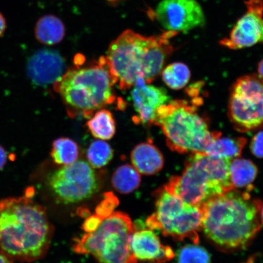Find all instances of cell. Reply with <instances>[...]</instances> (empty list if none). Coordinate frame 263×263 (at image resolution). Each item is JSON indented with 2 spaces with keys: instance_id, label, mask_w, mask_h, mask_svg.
Here are the masks:
<instances>
[{
  "instance_id": "cell-1",
  "label": "cell",
  "mask_w": 263,
  "mask_h": 263,
  "mask_svg": "<svg viewBox=\"0 0 263 263\" xmlns=\"http://www.w3.org/2000/svg\"><path fill=\"white\" fill-rule=\"evenodd\" d=\"M53 231L45 207L30 197L0 200V251L13 261L32 262L44 258Z\"/></svg>"
},
{
  "instance_id": "cell-2",
  "label": "cell",
  "mask_w": 263,
  "mask_h": 263,
  "mask_svg": "<svg viewBox=\"0 0 263 263\" xmlns=\"http://www.w3.org/2000/svg\"><path fill=\"white\" fill-rule=\"evenodd\" d=\"M178 34L167 31L145 37L127 29L111 42L105 59L120 89L129 90L139 80H155L174 50L170 40Z\"/></svg>"
},
{
  "instance_id": "cell-3",
  "label": "cell",
  "mask_w": 263,
  "mask_h": 263,
  "mask_svg": "<svg viewBox=\"0 0 263 263\" xmlns=\"http://www.w3.org/2000/svg\"><path fill=\"white\" fill-rule=\"evenodd\" d=\"M233 190L203 205L202 229L206 237L227 250L246 248L261 229L262 202L248 192Z\"/></svg>"
},
{
  "instance_id": "cell-4",
  "label": "cell",
  "mask_w": 263,
  "mask_h": 263,
  "mask_svg": "<svg viewBox=\"0 0 263 263\" xmlns=\"http://www.w3.org/2000/svg\"><path fill=\"white\" fill-rule=\"evenodd\" d=\"M115 84L103 57L97 63L69 69L53 85L70 117L90 118L95 111L114 103Z\"/></svg>"
},
{
  "instance_id": "cell-5",
  "label": "cell",
  "mask_w": 263,
  "mask_h": 263,
  "mask_svg": "<svg viewBox=\"0 0 263 263\" xmlns=\"http://www.w3.org/2000/svg\"><path fill=\"white\" fill-rule=\"evenodd\" d=\"M231 160L193 153L186 161L182 175L171 177L163 188L190 205L203 206L234 189L230 174Z\"/></svg>"
},
{
  "instance_id": "cell-6",
  "label": "cell",
  "mask_w": 263,
  "mask_h": 263,
  "mask_svg": "<svg viewBox=\"0 0 263 263\" xmlns=\"http://www.w3.org/2000/svg\"><path fill=\"white\" fill-rule=\"evenodd\" d=\"M154 124L165 136L167 146L180 154L204 153L218 132L210 130L195 105L188 101H170L157 111Z\"/></svg>"
},
{
  "instance_id": "cell-7",
  "label": "cell",
  "mask_w": 263,
  "mask_h": 263,
  "mask_svg": "<svg viewBox=\"0 0 263 263\" xmlns=\"http://www.w3.org/2000/svg\"><path fill=\"white\" fill-rule=\"evenodd\" d=\"M135 231L129 216L115 212L104 218L94 232L75 239L73 251L92 255L100 263H137L130 247Z\"/></svg>"
},
{
  "instance_id": "cell-8",
  "label": "cell",
  "mask_w": 263,
  "mask_h": 263,
  "mask_svg": "<svg viewBox=\"0 0 263 263\" xmlns=\"http://www.w3.org/2000/svg\"><path fill=\"white\" fill-rule=\"evenodd\" d=\"M156 195V211L146 219L147 228L159 230L176 241L189 238L198 245L203 206L190 205L164 188L157 191Z\"/></svg>"
},
{
  "instance_id": "cell-9",
  "label": "cell",
  "mask_w": 263,
  "mask_h": 263,
  "mask_svg": "<svg viewBox=\"0 0 263 263\" xmlns=\"http://www.w3.org/2000/svg\"><path fill=\"white\" fill-rule=\"evenodd\" d=\"M229 115L240 133L263 129V80L258 75H246L236 81L230 90Z\"/></svg>"
},
{
  "instance_id": "cell-10",
  "label": "cell",
  "mask_w": 263,
  "mask_h": 263,
  "mask_svg": "<svg viewBox=\"0 0 263 263\" xmlns=\"http://www.w3.org/2000/svg\"><path fill=\"white\" fill-rule=\"evenodd\" d=\"M49 185L59 201L78 203L90 198L100 190V180L90 164L84 160L63 166L49 179Z\"/></svg>"
},
{
  "instance_id": "cell-11",
  "label": "cell",
  "mask_w": 263,
  "mask_h": 263,
  "mask_svg": "<svg viewBox=\"0 0 263 263\" xmlns=\"http://www.w3.org/2000/svg\"><path fill=\"white\" fill-rule=\"evenodd\" d=\"M157 21L167 31L187 32L205 24V13L197 0H162L156 11Z\"/></svg>"
},
{
  "instance_id": "cell-12",
  "label": "cell",
  "mask_w": 263,
  "mask_h": 263,
  "mask_svg": "<svg viewBox=\"0 0 263 263\" xmlns=\"http://www.w3.org/2000/svg\"><path fill=\"white\" fill-rule=\"evenodd\" d=\"M247 11L236 23L228 37L220 44L231 49L251 47L263 43V0H247Z\"/></svg>"
},
{
  "instance_id": "cell-13",
  "label": "cell",
  "mask_w": 263,
  "mask_h": 263,
  "mask_svg": "<svg viewBox=\"0 0 263 263\" xmlns=\"http://www.w3.org/2000/svg\"><path fill=\"white\" fill-rule=\"evenodd\" d=\"M131 99L136 115L134 122L137 124H154L158 110L170 101L165 89L139 80L133 87Z\"/></svg>"
},
{
  "instance_id": "cell-14",
  "label": "cell",
  "mask_w": 263,
  "mask_h": 263,
  "mask_svg": "<svg viewBox=\"0 0 263 263\" xmlns=\"http://www.w3.org/2000/svg\"><path fill=\"white\" fill-rule=\"evenodd\" d=\"M64 59L53 49L38 50L29 58L27 72L35 84L45 86L53 84L65 73Z\"/></svg>"
},
{
  "instance_id": "cell-15",
  "label": "cell",
  "mask_w": 263,
  "mask_h": 263,
  "mask_svg": "<svg viewBox=\"0 0 263 263\" xmlns=\"http://www.w3.org/2000/svg\"><path fill=\"white\" fill-rule=\"evenodd\" d=\"M130 247L137 260L163 263L174 256L172 248L163 246L158 236L151 229L135 231L131 236Z\"/></svg>"
},
{
  "instance_id": "cell-16",
  "label": "cell",
  "mask_w": 263,
  "mask_h": 263,
  "mask_svg": "<svg viewBox=\"0 0 263 263\" xmlns=\"http://www.w3.org/2000/svg\"><path fill=\"white\" fill-rule=\"evenodd\" d=\"M130 159L133 166L143 175H154L160 172L164 165L162 154L151 143H141L132 151Z\"/></svg>"
},
{
  "instance_id": "cell-17",
  "label": "cell",
  "mask_w": 263,
  "mask_h": 263,
  "mask_svg": "<svg viewBox=\"0 0 263 263\" xmlns=\"http://www.w3.org/2000/svg\"><path fill=\"white\" fill-rule=\"evenodd\" d=\"M246 143L244 137H223L218 132L204 153L210 156L232 160L241 156Z\"/></svg>"
},
{
  "instance_id": "cell-18",
  "label": "cell",
  "mask_w": 263,
  "mask_h": 263,
  "mask_svg": "<svg viewBox=\"0 0 263 263\" xmlns=\"http://www.w3.org/2000/svg\"><path fill=\"white\" fill-rule=\"evenodd\" d=\"M65 34V28L63 22L54 15L42 16L35 26V37L43 44H58L63 40Z\"/></svg>"
},
{
  "instance_id": "cell-19",
  "label": "cell",
  "mask_w": 263,
  "mask_h": 263,
  "mask_svg": "<svg viewBox=\"0 0 263 263\" xmlns=\"http://www.w3.org/2000/svg\"><path fill=\"white\" fill-rule=\"evenodd\" d=\"M87 126L92 136L98 140H108L114 136L116 124L110 111L101 108L87 121Z\"/></svg>"
},
{
  "instance_id": "cell-20",
  "label": "cell",
  "mask_w": 263,
  "mask_h": 263,
  "mask_svg": "<svg viewBox=\"0 0 263 263\" xmlns=\"http://www.w3.org/2000/svg\"><path fill=\"white\" fill-rule=\"evenodd\" d=\"M230 174L234 188H242L251 185L257 176L258 168L251 160L234 159L230 162Z\"/></svg>"
},
{
  "instance_id": "cell-21",
  "label": "cell",
  "mask_w": 263,
  "mask_h": 263,
  "mask_svg": "<svg viewBox=\"0 0 263 263\" xmlns=\"http://www.w3.org/2000/svg\"><path fill=\"white\" fill-rule=\"evenodd\" d=\"M141 181L140 174L129 164L118 167L111 178L114 188L124 195L131 193L139 188Z\"/></svg>"
},
{
  "instance_id": "cell-22",
  "label": "cell",
  "mask_w": 263,
  "mask_h": 263,
  "mask_svg": "<svg viewBox=\"0 0 263 263\" xmlns=\"http://www.w3.org/2000/svg\"><path fill=\"white\" fill-rule=\"evenodd\" d=\"M79 154L78 144L68 138H59L52 143L51 156L58 165H69L77 162Z\"/></svg>"
},
{
  "instance_id": "cell-23",
  "label": "cell",
  "mask_w": 263,
  "mask_h": 263,
  "mask_svg": "<svg viewBox=\"0 0 263 263\" xmlns=\"http://www.w3.org/2000/svg\"><path fill=\"white\" fill-rule=\"evenodd\" d=\"M162 76L167 87L173 90H180L188 84L191 73L185 64L175 62L167 65L163 70Z\"/></svg>"
},
{
  "instance_id": "cell-24",
  "label": "cell",
  "mask_w": 263,
  "mask_h": 263,
  "mask_svg": "<svg viewBox=\"0 0 263 263\" xmlns=\"http://www.w3.org/2000/svg\"><path fill=\"white\" fill-rule=\"evenodd\" d=\"M114 157V151L106 141L98 140L88 147L87 157L88 163L93 168H101L109 163Z\"/></svg>"
},
{
  "instance_id": "cell-25",
  "label": "cell",
  "mask_w": 263,
  "mask_h": 263,
  "mask_svg": "<svg viewBox=\"0 0 263 263\" xmlns=\"http://www.w3.org/2000/svg\"><path fill=\"white\" fill-rule=\"evenodd\" d=\"M178 263H210V255L205 249L196 245H186L177 254Z\"/></svg>"
},
{
  "instance_id": "cell-26",
  "label": "cell",
  "mask_w": 263,
  "mask_h": 263,
  "mask_svg": "<svg viewBox=\"0 0 263 263\" xmlns=\"http://www.w3.org/2000/svg\"><path fill=\"white\" fill-rule=\"evenodd\" d=\"M118 203V199L111 193L106 195V199L97 206L96 214L102 219L107 218L114 213V209Z\"/></svg>"
},
{
  "instance_id": "cell-27",
  "label": "cell",
  "mask_w": 263,
  "mask_h": 263,
  "mask_svg": "<svg viewBox=\"0 0 263 263\" xmlns=\"http://www.w3.org/2000/svg\"><path fill=\"white\" fill-rule=\"evenodd\" d=\"M250 148L255 157L263 158V131L259 132L252 138Z\"/></svg>"
},
{
  "instance_id": "cell-28",
  "label": "cell",
  "mask_w": 263,
  "mask_h": 263,
  "mask_svg": "<svg viewBox=\"0 0 263 263\" xmlns=\"http://www.w3.org/2000/svg\"><path fill=\"white\" fill-rule=\"evenodd\" d=\"M103 220V219L95 214L85 220L82 228L87 233L93 232L97 230Z\"/></svg>"
},
{
  "instance_id": "cell-29",
  "label": "cell",
  "mask_w": 263,
  "mask_h": 263,
  "mask_svg": "<svg viewBox=\"0 0 263 263\" xmlns=\"http://www.w3.org/2000/svg\"><path fill=\"white\" fill-rule=\"evenodd\" d=\"M7 162V154L2 146H0V170L3 168Z\"/></svg>"
},
{
  "instance_id": "cell-30",
  "label": "cell",
  "mask_w": 263,
  "mask_h": 263,
  "mask_svg": "<svg viewBox=\"0 0 263 263\" xmlns=\"http://www.w3.org/2000/svg\"><path fill=\"white\" fill-rule=\"evenodd\" d=\"M0 263H13V260L2 251H0Z\"/></svg>"
},
{
  "instance_id": "cell-31",
  "label": "cell",
  "mask_w": 263,
  "mask_h": 263,
  "mask_svg": "<svg viewBox=\"0 0 263 263\" xmlns=\"http://www.w3.org/2000/svg\"><path fill=\"white\" fill-rule=\"evenodd\" d=\"M6 29V22L4 17L0 14V36H2Z\"/></svg>"
},
{
  "instance_id": "cell-32",
  "label": "cell",
  "mask_w": 263,
  "mask_h": 263,
  "mask_svg": "<svg viewBox=\"0 0 263 263\" xmlns=\"http://www.w3.org/2000/svg\"><path fill=\"white\" fill-rule=\"evenodd\" d=\"M258 71L259 77L263 80V59L258 64Z\"/></svg>"
},
{
  "instance_id": "cell-33",
  "label": "cell",
  "mask_w": 263,
  "mask_h": 263,
  "mask_svg": "<svg viewBox=\"0 0 263 263\" xmlns=\"http://www.w3.org/2000/svg\"><path fill=\"white\" fill-rule=\"evenodd\" d=\"M260 219L262 224L263 225V204L261 207V212H260Z\"/></svg>"
},
{
  "instance_id": "cell-34",
  "label": "cell",
  "mask_w": 263,
  "mask_h": 263,
  "mask_svg": "<svg viewBox=\"0 0 263 263\" xmlns=\"http://www.w3.org/2000/svg\"><path fill=\"white\" fill-rule=\"evenodd\" d=\"M108 2H109L110 3H117L118 1H120V0H107Z\"/></svg>"
}]
</instances>
